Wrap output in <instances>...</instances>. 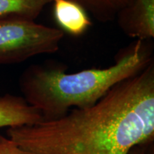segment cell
<instances>
[{
    "label": "cell",
    "instance_id": "1",
    "mask_svg": "<svg viewBox=\"0 0 154 154\" xmlns=\"http://www.w3.org/2000/svg\"><path fill=\"white\" fill-rule=\"evenodd\" d=\"M7 134L26 154H128L154 142V61L91 106Z\"/></svg>",
    "mask_w": 154,
    "mask_h": 154
},
{
    "label": "cell",
    "instance_id": "2",
    "mask_svg": "<svg viewBox=\"0 0 154 154\" xmlns=\"http://www.w3.org/2000/svg\"><path fill=\"white\" fill-rule=\"evenodd\" d=\"M151 40L135 39L104 69L68 73L61 62L47 60L29 66L19 79L22 97L39 111L42 120L55 119L72 109L89 107L111 88L143 71L154 61Z\"/></svg>",
    "mask_w": 154,
    "mask_h": 154
},
{
    "label": "cell",
    "instance_id": "3",
    "mask_svg": "<svg viewBox=\"0 0 154 154\" xmlns=\"http://www.w3.org/2000/svg\"><path fill=\"white\" fill-rule=\"evenodd\" d=\"M64 32L19 17H0V65L22 63L59 49Z\"/></svg>",
    "mask_w": 154,
    "mask_h": 154
},
{
    "label": "cell",
    "instance_id": "4",
    "mask_svg": "<svg viewBox=\"0 0 154 154\" xmlns=\"http://www.w3.org/2000/svg\"><path fill=\"white\" fill-rule=\"evenodd\" d=\"M115 20L126 36L151 40L154 38V0H134L119 11Z\"/></svg>",
    "mask_w": 154,
    "mask_h": 154
},
{
    "label": "cell",
    "instance_id": "5",
    "mask_svg": "<svg viewBox=\"0 0 154 154\" xmlns=\"http://www.w3.org/2000/svg\"><path fill=\"white\" fill-rule=\"evenodd\" d=\"M42 120L39 111L22 96L11 94L0 96V128L32 125Z\"/></svg>",
    "mask_w": 154,
    "mask_h": 154
},
{
    "label": "cell",
    "instance_id": "6",
    "mask_svg": "<svg viewBox=\"0 0 154 154\" xmlns=\"http://www.w3.org/2000/svg\"><path fill=\"white\" fill-rule=\"evenodd\" d=\"M51 3L56 22L63 32L79 36L91 26L88 14L78 4L71 0H52Z\"/></svg>",
    "mask_w": 154,
    "mask_h": 154
},
{
    "label": "cell",
    "instance_id": "7",
    "mask_svg": "<svg viewBox=\"0 0 154 154\" xmlns=\"http://www.w3.org/2000/svg\"><path fill=\"white\" fill-rule=\"evenodd\" d=\"M79 5L98 22L114 21L121 10L130 5L134 0H71Z\"/></svg>",
    "mask_w": 154,
    "mask_h": 154
},
{
    "label": "cell",
    "instance_id": "8",
    "mask_svg": "<svg viewBox=\"0 0 154 154\" xmlns=\"http://www.w3.org/2000/svg\"><path fill=\"white\" fill-rule=\"evenodd\" d=\"M52 0H0V17H19L35 21Z\"/></svg>",
    "mask_w": 154,
    "mask_h": 154
},
{
    "label": "cell",
    "instance_id": "9",
    "mask_svg": "<svg viewBox=\"0 0 154 154\" xmlns=\"http://www.w3.org/2000/svg\"><path fill=\"white\" fill-rule=\"evenodd\" d=\"M0 154H26L9 137L0 135Z\"/></svg>",
    "mask_w": 154,
    "mask_h": 154
},
{
    "label": "cell",
    "instance_id": "10",
    "mask_svg": "<svg viewBox=\"0 0 154 154\" xmlns=\"http://www.w3.org/2000/svg\"><path fill=\"white\" fill-rule=\"evenodd\" d=\"M148 145L149 144L135 146V147H134L131 150L128 154H145L146 147H147Z\"/></svg>",
    "mask_w": 154,
    "mask_h": 154
},
{
    "label": "cell",
    "instance_id": "11",
    "mask_svg": "<svg viewBox=\"0 0 154 154\" xmlns=\"http://www.w3.org/2000/svg\"><path fill=\"white\" fill-rule=\"evenodd\" d=\"M145 154H154V142H152L147 146Z\"/></svg>",
    "mask_w": 154,
    "mask_h": 154
}]
</instances>
